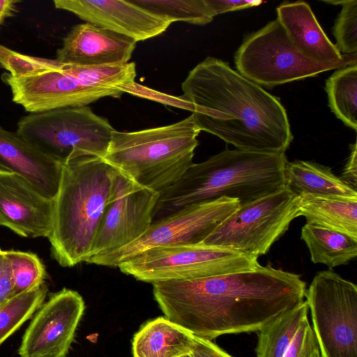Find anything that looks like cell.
I'll return each mask as SVG.
<instances>
[{"label":"cell","mask_w":357,"mask_h":357,"mask_svg":"<svg viewBox=\"0 0 357 357\" xmlns=\"http://www.w3.org/2000/svg\"><path fill=\"white\" fill-rule=\"evenodd\" d=\"M199 132L192 115L160 127L115 130L102 158L139 185L161 194L193 164Z\"/></svg>","instance_id":"cell-5"},{"label":"cell","mask_w":357,"mask_h":357,"mask_svg":"<svg viewBox=\"0 0 357 357\" xmlns=\"http://www.w3.org/2000/svg\"><path fill=\"white\" fill-rule=\"evenodd\" d=\"M287 162L285 153L236 149L225 150L204 162L193 163L160 194L153 221L186 206L222 197L236 199L241 206L271 194L284 187Z\"/></svg>","instance_id":"cell-3"},{"label":"cell","mask_w":357,"mask_h":357,"mask_svg":"<svg viewBox=\"0 0 357 357\" xmlns=\"http://www.w3.org/2000/svg\"><path fill=\"white\" fill-rule=\"evenodd\" d=\"M179 98L188 104L200 131L236 149L285 153L293 139L285 108L278 98L232 69L208 56L191 70Z\"/></svg>","instance_id":"cell-2"},{"label":"cell","mask_w":357,"mask_h":357,"mask_svg":"<svg viewBox=\"0 0 357 357\" xmlns=\"http://www.w3.org/2000/svg\"><path fill=\"white\" fill-rule=\"evenodd\" d=\"M158 307L170 321L194 335L257 332L304 301L300 275L271 265L245 271L152 284Z\"/></svg>","instance_id":"cell-1"},{"label":"cell","mask_w":357,"mask_h":357,"mask_svg":"<svg viewBox=\"0 0 357 357\" xmlns=\"http://www.w3.org/2000/svg\"><path fill=\"white\" fill-rule=\"evenodd\" d=\"M181 357H195L192 354H188V355H185L183 356H181Z\"/></svg>","instance_id":"cell-38"},{"label":"cell","mask_w":357,"mask_h":357,"mask_svg":"<svg viewBox=\"0 0 357 357\" xmlns=\"http://www.w3.org/2000/svg\"><path fill=\"white\" fill-rule=\"evenodd\" d=\"M133 357H181L192 354L194 335L165 317L143 324L132 342Z\"/></svg>","instance_id":"cell-20"},{"label":"cell","mask_w":357,"mask_h":357,"mask_svg":"<svg viewBox=\"0 0 357 357\" xmlns=\"http://www.w3.org/2000/svg\"><path fill=\"white\" fill-rule=\"evenodd\" d=\"M6 254L15 296L35 289L45 283V268L36 254L18 250H6Z\"/></svg>","instance_id":"cell-29"},{"label":"cell","mask_w":357,"mask_h":357,"mask_svg":"<svg viewBox=\"0 0 357 357\" xmlns=\"http://www.w3.org/2000/svg\"><path fill=\"white\" fill-rule=\"evenodd\" d=\"M351 152L340 178L347 185L356 190L357 187V147L354 143L350 146Z\"/></svg>","instance_id":"cell-36"},{"label":"cell","mask_w":357,"mask_h":357,"mask_svg":"<svg viewBox=\"0 0 357 357\" xmlns=\"http://www.w3.org/2000/svg\"><path fill=\"white\" fill-rule=\"evenodd\" d=\"M54 7L88 23L133 39L146 40L165 32L172 24L129 1L54 0Z\"/></svg>","instance_id":"cell-15"},{"label":"cell","mask_w":357,"mask_h":357,"mask_svg":"<svg viewBox=\"0 0 357 357\" xmlns=\"http://www.w3.org/2000/svg\"><path fill=\"white\" fill-rule=\"evenodd\" d=\"M17 128L25 140L62 164L84 155L102 158L115 130L88 106L30 113Z\"/></svg>","instance_id":"cell-6"},{"label":"cell","mask_w":357,"mask_h":357,"mask_svg":"<svg viewBox=\"0 0 357 357\" xmlns=\"http://www.w3.org/2000/svg\"><path fill=\"white\" fill-rule=\"evenodd\" d=\"M192 354L195 357H232L211 340L196 335Z\"/></svg>","instance_id":"cell-35"},{"label":"cell","mask_w":357,"mask_h":357,"mask_svg":"<svg viewBox=\"0 0 357 357\" xmlns=\"http://www.w3.org/2000/svg\"><path fill=\"white\" fill-rule=\"evenodd\" d=\"M298 213V196L284 187L240 206L201 243L258 258L287 231Z\"/></svg>","instance_id":"cell-9"},{"label":"cell","mask_w":357,"mask_h":357,"mask_svg":"<svg viewBox=\"0 0 357 357\" xmlns=\"http://www.w3.org/2000/svg\"><path fill=\"white\" fill-rule=\"evenodd\" d=\"M130 1L171 23L185 22L196 25H204L210 23L214 17L205 0Z\"/></svg>","instance_id":"cell-27"},{"label":"cell","mask_w":357,"mask_h":357,"mask_svg":"<svg viewBox=\"0 0 357 357\" xmlns=\"http://www.w3.org/2000/svg\"><path fill=\"white\" fill-rule=\"evenodd\" d=\"M299 216L307 222L344 233L357 239V198L303 195Z\"/></svg>","instance_id":"cell-22"},{"label":"cell","mask_w":357,"mask_h":357,"mask_svg":"<svg viewBox=\"0 0 357 357\" xmlns=\"http://www.w3.org/2000/svg\"><path fill=\"white\" fill-rule=\"evenodd\" d=\"M14 296L11 269L6 250L0 249V307Z\"/></svg>","instance_id":"cell-33"},{"label":"cell","mask_w":357,"mask_h":357,"mask_svg":"<svg viewBox=\"0 0 357 357\" xmlns=\"http://www.w3.org/2000/svg\"><path fill=\"white\" fill-rule=\"evenodd\" d=\"M85 303L76 291L63 288L36 311L18 349L20 357H66Z\"/></svg>","instance_id":"cell-13"},{"label":"cell","mask_w":357,"mask_h":357,"mask_svg":"<svg viewBox=\"0 0 357 357\" xmlns=\"http://www.w3.org/2000/svg\"><path fill=\"white\" fill-rule=\"evenodd\" d=\"M301 238L312 261L329 268L346 265L357 255V239L330 228L307 222L301 229Z\"/></svg>","instance_id":"cell-23"},{"label":"cell","mask_w":357,"mask_h":357,"mask_svg":"<svg viewBox=\"0 0 357 357\" xmlns=\"http://www.w3.org/2000/svg\"><path fill=\"white\" fill-rule=\"evenodd\" d=\"M328 105L346 126L357 128V65L339 68L326 82Z\"/></svg>","instance_id":"cell-25"},{"label":"cell","mask_w":357,"mask_h":357,"mask_svg":"<svg viewBox=\"0 0 357 357\" xmlns=\"http://www.w3.org/2000/svg\"><path fill=\"white\" fill-rule=\"evenodd\" d=\"M238 199L222 197L186 206L155 220L138 240L86 263L117 267L141 252L158 246L201 243L225 219L240 207Z\"/></svg>","instance_id":"cell-11"},{"label":"cell","mask_w":357,"mask_h":357,"mask_svg":"<svg viewBox=\"0 0 357 357\" xmlns=\"http://www.w3.org/2000/svg\"><path fill=\"white\" fill-rule=\"evenodd\" d=\"M136 43L127 36L86 22L73 26L63 38L56 60L79 66L126 63Z\"/></svg>","instance_id":"cell-17"},{"label":"cell","mask_w":357,"mask_h":357,"mask_svg":"<svg viewBox=\"0 0 357 357\" xmlns=\"http://www.w3.org/2000/svg\"><path fill=\"white\" fill-rule=\"evenodd\" d=\"M117 172L103 158L93 155L62 164L47 238L52 255L61 266L73 267L88 259L101 219L114 197Z\"/></svg>","instance_id":"cell-4"},{"label":"cell","mask_w":357,"mask_h":357,"mask_svg":"<svg viewBox=\"0 0 357 357\" xmlns=\"http://www.w3.org/2000/svg\"><path fill=\"white\" fill-rule=\"evenodd\" d=\"M356 54L339 62L322 64L304 56L276 19L248 35L237 50V71L259 86L273 87L355 64Z\"/></svg>","instance_id":"cell-8"},{"label":"cell","mask_w":357,"mask_h":357,"mask_svg":"<svg viewBox=\"0 0 357 357\" xmlns=\"http://www.w3.org/2000/svg\"><path fill=\"white\" fill-rule=\"evenodd\" d=\"M0 66L12 77L20 78L60 70L64 63L56 59L20 54L0 44Z\"/></svg>","instance_id":"cell-30"},{"label":"cell","mask_w":357,"mask_h":357,"mask_svg":"<svg viewBox=\"0 0 357 357\" xmlns=\"http://www.w3.org/2000/svg\"><path fill=\"white\" fill-rule=\"evenodd\" d=\"M283 357H320L318 344L308 317L301 322Z\"/></svg>","instance_id":"cell-32"},{"label":"cell","mask_w":357,"mask_h":357,"mask_svg":"<svg viewBox=\"0 0 357 357\" xmlns=\"http://www.w3.org/2000/svg\"><path fill=\"white\" fill-rule=\"evenodd\" d=\"M333 27L335 45L342 54L357 52V1L344 0Z\"/></svg>","instance_id":"cell-31"},{"label":"cell","mask_w":357,"mask_h":357,"mask_svg":"<svg viewBox=\"0 0 357 357\" xmlns=\"http://www.w3.org/2000/svg\"><path fill=\"white\" fill-rule=\"evenodd\" d=\"M205 1L213 17L222 13L257 6L262 3L259 0H205Z\"/></svg>","instance_id":"cell-34"},{"label":"cell","mask_w":357,"mask_h":357,"mask_svg":"<svg viewBox=\"0 0 357 357\" xmlns=\"http://www.w3.org/2000/svg\"><path fill=\"white\" fill-rule=\"evenodd\" d=\"M159 196L118 171L114 197L101 219L88 259L111 253L140 238L153 221Z\"/></svg>","instance_id":"cell-12"},{"label":"cell","mask_w":357,"mask_h":357,"mask_svg":"<svg viewBox=\"0 0 357 357\" xmlns=\"http://www.w3.org/2000/svg\"><path fill=\"white\" fill-rule=\"evenodd\" d=\"M276 10L277 20L290 40L307 58L322 64L337 63L345 58L327 37L307 3L284 2Z\"/></svg>","instance_id":"cell-19"},{"label":"cell","mask_w":357,"mask_h":357,"mask_svg":"<svg viewBox=\"0 0 357 357\" xmlns=\"http://www.w3.org/2000/svg\"><path fill=\"white\" fill-rule=\"evenodd\" d=\"M284 187L298 196L357 198V190L347 185L331 169L304 160L288 162L284 171Z\"/></svg>","instance_id":"cell-21"},{"label":"cell","mask_w":357,"mask_h":357,"mask_svg":"<svg viewBox=\"0 0 357 357\" xmlns=\"http://www.w3.org/2000/svg\"><path fill=\"white\" fill-rule=\"evenodd\" d=\"M47 287H39L13 297L0 307V346L17 331L44 303Z\"/></svg>","instance_id":"cell-28"},{"label":"cell","mask_w":357,"mask_h":357,"mask_svg":"<svg viewBox=\"0 0 357 357\" xmlns=\"http://www.w3.org/2000/svg\"><path fill=\"white\" fill-rule=\"evenodd\" d=\"M1 79L10 87L13 101L30 113L87 106L102 98H119L124 93L118 89L86 86L71 75L65 64L60 70L20 78L5 73Z\"/></svg>","instance_id":"cell-14"},{"label":"cell","mask_w":357,"mask_h":357,"mask_svg":"<svg viewBox=\"0 0 357 357\" xmlns=\"http://www.w3.org/2000/svg\"><path fill=\"white\" fill-rule=\"evenodd\" d=\"M18 2L14 0H0V26L6 18L14 13Z\"/></svg>","instance_id":"cell-37"},{"label":"cell","mask_w":357,"mask_h":357,"mask_svg":"<svg viewBox=\"0 0 357 357\" xmlns=\"http://www.w3.org/2000/svg\"><path fill=\"white\" fill-rule=\"evenodd\" d=\"M306 303L320 357H357V286L332 270L317 273Z\"/></svg>","instance_id":"cell-10"},{"label":"cell","mask_w":357,"mask_h":357,"mask_svg":"<svg viewBox=\"0 0 357 357\" xmlns=\"http://www.w3.org/2000/svg\"><path fill=\"white\" fill-rule=\"evenodd\" d=\"M62 163L0 126V169L19 175L47 198L57 192Z\"/></svg>","instance_id":"cell-18"},{"label":"cell","mask_w":357,"mask_h":357,"mask_svg":"<svg viewBox=\"0 0 357 357\" xmlns=\"http://www.w3.org/2000/svg\"><path fill=\"white\" fill-rule=\"evenodd\" d=\"M309 309L305 301L257 331L256 357H283Z\"/></svg>","instance_id":"cell-24"},{"label":"cell","mask_w":357,"mask_h":357,"mask_svg":"<svg viewBox=\"0 0 357 357\" xmlns=\"http://www.w3.org/2000/svg\"><path fill=\"white\" fill-rule=\"evenodd\" d=\"M259 265L256 257L198 243L149 248L117 267L137 280L153 284L218 276L252 270Z\"/></svg>","instance_id":"cell-7"},{"label":"cell","mask_w":357,"mask_h":357,"mask_svg":"<svg viewBox=\"0 0 357 357\" xmlns=\"http://www.w3.org/2000/svg\"><path fill=\"white\" fill-rule=\"evenodd\" d=\"M65 68L86 86L122 91L135 83L137 75L134 62L94 66L65 64Z\"/></svg>","instance_id":"cell-26"},{"label":"cell","mask_w":357,"mask_h":357,"mask_svg":"<svg viewBox=\"0 0 357 357\" xmlns=\"http://www.w3.org/2000/svg\"><path fill=\"white\" fill-rule=\"evenodd\" d=\"M52 220L53 199L19 175L0 169V226L22 237L48 238Z\"/></svg>","instance_id":"cell-16"}]
</instances>
